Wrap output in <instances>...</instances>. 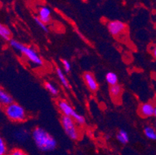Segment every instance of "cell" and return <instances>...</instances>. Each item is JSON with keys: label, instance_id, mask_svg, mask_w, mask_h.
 Masks as SVG:
<instances>
[{"label": "cell", "instance_id": "cell-1", "mask_svg": "<svg viewBox=\"0 0 156 155\" xmlns=\"http://www.w3.org/2000/svg\"><path fill=\"white\" fill-rule=\"evenodd\" d=\"M31 136L36 147L42 152L52 151L57 147V140L51 133L41 127H35Z\"/></svg>", "mask_w": 156, "mask_h": 155}, {"label": "cell", "instance_id": "cell-2", "mask_svg": "<svg viewBox=\"0 0 156 155\" xmlns=\"http://www.w3.org/2000/svg\"><path fill=\"white\" fill-rule=\"evenodd\" d=\"M9 44L14 50L20 52L30 62L37 66H43V60L34 49L29 48L25 44H23L22 43L15 41V40L9 41Z\"/></svg>", "mask_w": 156, "mask_h": 155}, {"label": "cell", "instance_id": "cell-3", "mask_svg": "<svg viewBox=\"0 0 156 155\" xmlns=\"http://www.w3.org/2000/svg\"><path fill=\"white\" fill-rule=\"evenodd\" d=\"M3 111L6 117L15 123H23L27 119V114L23 107L17 102H12V104L3 108Z\"/></svg>", "mask_w": 156, "mask_h": 155}, {"label": "cell", "instance_id": "cell-4", "mask_svg": "<svg viewBox=\"0 0 156 155\" xmlns=\"http://www.w3.org/2000/svg\"><path fill=\"white\" fill-rule=\"evenodd\" d=\"M61 124L65 133L71 140H78L80 137V132L77 127L76 122L70 116H63L61 117Z\"/></svg>", "mask_w": 156, "mask_h": 155}, {"label": "cell", "instance_id": "cell-5", "mask_svg": "<svg viewBox=\"0 0 156 155\" xmlns=\"http://www.w3.org/2000/svg\"><path fill=\"white\" fill-rule=\"evenodd\" d=\"M107 29L112 36L117 37L126 30V24L120 20L110 21L107 24Z\"/></svg>", "mask_w": 156, "mask_h": 155}, {"label": "cell", "instance_id": "cell-6", "mask_svg": "<svg viewBox=\"0 0 156 155\" xmlns=\"http://www.w3.org/2000/svg\"><path fill=\"white\" fill-rule=\"evenodd\" d=\"M154 106L155 105L151 102L141 103L137 109L139 116L141 118H149L154 116Z\"/></svg>", "mask_w": 156, "mask_h": 155}, {"label": "cell", "instance_id": "cell-7", "mask_svg": "<svg viewBox=\"0 0 156 155\" xmlns=\"http://www.w3.org/2000/svg\"><path fill=\"white\" fill-rule=\"evenodd\" d=\"M83 78L86 85L92 92H96L98 90V89H99V84H98L94 75L92 72H84Z\"/></svg>", "mask_w": 156, "mask_h": 155}, {"label": "cell", "instance_id": "cell-8", "mask_svg": "<svg viewBox=\"0 0 156 155\" xmlns=\"http://www.w3.org/2000/svg\"><path fill=\"white\" fill-rule=\"evenodd\" d=\"M57 106L58 108L59 111L62 113L63 116H67L72 117L74 113H76L75 109L72 108V106L69 104L67 101L63 100V99H59L57 102Z\"/></svg>", "mask_w": 156, "mask_h": 155}, {"label": "cell", "instance_id": "cell-9", "mask_svg": "<svg viewBox=\"0 0 156 155\" xmlns=\"http://www.w3.org/2000/svg\"><path fill=\"white\" fill-rule=\"evenodd\" d=\"M38 18L46 25L50 23L51 20L50 9L47 6H42L41 8H40L39 12H38Z\"/></svg>", "mask_w": 156, "mask_h": 155}, {"label": "cell", "instance_id": "cell-10", "mask_svg": "<svg viewBox=\"0 0 156 155\" xmlns=\"http://www.w3.org/2000/svg\"><path fill=\"white\" fill-rule=\"evenodd\" d=\"M0 102L2 106L5 107V106L12 104V102H14V100L11 95H9L6 91L1 89L0 90Z\"/></svg>", "mask_w": 156, "mask_h": 155}, {"label": "cell", "instance_id": "cell-11", "mask_svg": "<svg viewBox=\"0 0 156 155\" xmlns=\"http://www.w3.org/2000/svg\"><path fill=\"white\" fill-rule=\"evenodd\" d=\"M0 37L2 40L5 41H9V42L12 40V31L6 25H4V24L0 25Z\"/></svg>", "mask_w": 156, "mask_h": 155}, {"label": "cell", "instance_id": "cell-12", "mask_svg": "<svg viewBox=\"0 0 156 155\" xmlns=\"http://www.w3.org/2000/svg\"><path fill=\"white\" fill-rule=\"evenodd\" d=\"M109 92H110V96H111L113 99H117L120 97V96H121L122 92H123V89H122L121 85L117 84V85L110 86Z\"/></svg>", "mask_w": 156, "mask_h": 155}, {"label": "cell", "instance_id": "cell-13", "mask_svg": "<svg viewBox=\"0 0 156 155\" xmlns=\"http://www.w3.org/2000/svg\"><path fill=\"white\" fill-rule=\"evenodd\" d=\"M56 74L58 75V77L59 81H60L61 83L62 84L64 87L67 89H70V85H69V80H68L66 76L65 75V74L63 73L62 70L59 67H57L56 68Z\"/></svg>", "mask_w": 156, "mask_h": 155}, {"label": "cell", "instance_id": "cell-14", "mask_svg": "<svg viewBox=\"0 0 156 155\" xmlns=\"http://www.w3.org/2000/svg\"><path fill=\"white\" fill-rule=\"evenodd\" d=\"M144 133L147 138L151 140H156V129L151 126H145L144 128Z\"/></svg>", "mask_w": 156, "mask_h": 155}, {"label": "cell", "instance_id": "cell-15", "mask_svg": "<svg viewBox=\"0 0 156 155\" xmlns=\"http://www.w3.org/2000/svg\"><path fill=\"white\" fill-rule=\"evenodd\" d=\"M105 79H106V82L110 86L118 84V77H117V74H115L114 72H110L108 73H106V76H105Z\"/></svg>", "mask_w": 156, "mask_h": 155}, {"label": "cell", "instance_id": "cell-16", "mask_svg": "<svg viewBox=\"0 0 156 155\" xmlns=\"http://www.w3.org/2000/svg\"><path fill=\"white\" fill-rule=\"evenodd\" d=\"M117 140L122 144H126L129 142V136L128 133L124 130H120L117 134Z\"/></svg>", "mask_w": 156, "mask_h": 155}, {"label": "cell", "instance_id": "cell-17", "mask_svg": "<svg viewBox=\"0 0 156 155\" xmlns=\"http://www.w3.org/2000/svg\"><path fill=\"white\" fill-rule=\"evenodd\" d=\"M44 88L46 89V90L48 91L49 93L51 94L52 96H57L58 95L59 93L58 89V88H57L55 85H53L51 82H44Z\"/></svg>", "mask_w": 156, "mask_h": 155}, {"label": "cell", "instance_id": "cell-18", "mask_svg": "<svg viewBox=\"0 0 156 155\" xmlns=\"http://www.w3.org/2000/svg\"><path fill=\"white\" fill-rule=\"evenodd\" d=\"M72 119L76 122V123L79 125H84L86 123V119L83 116H82L81 114H79L78 113H75L74 115L72 116Z\"/></svg>", "mask_w": 156, "mask_h": 155}, {"label": "cell", "instance_id": "cell-19", "mask_svg": "<svg viewBox=\"0 0 156 155\" xmlns=\"http://www.w3.org/2000/svg\"><path fill=\"white\" fill-rule=\"evenodd\" d=\"M8 148L5 140L0 138V155H8Z\"/></svg>", "mask_w": 156, "mask_h": 155}, {"label": "cell", "instance_id": "cell-20", "mask_svg": "<svg viewBox=\"0 0 156 155\" xmlns=\"http://www.w3.org/2000/svg\"><path fill=\"white\" fill-rule=\"evenodd\" d=\"M34 20H35V22L37 23V24L38 26H39V27L41 28V29L42 30L44 31V32L48 33L49 30H48V27H47V25L45 23H44L42 21L40 20V19L38 18V16H35L34 17Z\"/></svg>", "mask_w": 156, "mask_h": 155}, {"label": "cell", "instance_id": "cell-21", "mask_svg": "<svg viewBox=\"0 0 156 155\" xmlns=\"http://www.w3.org/2000/svg\"><path fill=\"white\" fill-rule=\"evenodd\" d=\"M8 155H28L26 152L20 148H14L9 151Z\"/></svg>", "mask_w": 156, "mask_h": 155}, {"label": "cell", "instance_id": "cell-22", "mask_svg": "<svg viewBox=\"0 0 156 155\" xmlns=\"http://www.w3.org/2000/svg\"><path fill=\"white\" fill-rule=\"evenodd\" d=\"M61 62H62V65H63V68L64 69H65V72H67V73L70 72L71 68H72L70 62L66 59H61Z\"/></svg>", "mask_w": 156, "mask_h": 155}, {"label": "cell", "instance_id": "cell-23", "mask_svg": "<svg viewBox=\"0 0 156 155\" xmlns=\"http://www.w3.org/2000/svg\"><path fill=\"white\" fill-rule=\"evenodd\" d=\"M150 51H151V54L152 55L153 58L156 60V44L153 45L152 47H151L150 48Z\"/></svg>", "mask_w": 156, "mask_h": 155}, {"label": "cell", "instance_id": "cell-24", "mask_svg": "<svg viewBox=\"0 0 156 155\" xmlns=\"http://www.w3.org/2000/svg\"><path fill=\"white\" fill-rule=\"evenodd\" d=\"M154 116H156V105L154 106Z\"/></svg>", "mask_w": 156, "mask_h": 155}, {"label": "cell", "instance_id": "cell-25", "mask_svg": "<svg viewBox=\"0 0 156 155\" xmlns=\"http://www.w3.org/2000/svg\"><path fill=\"white\" fill-rule=\"evenodd\" d=\"M154 126H155V129H156V121H155V123H154Z\"/></svg>", "mask_w": 156, "mask_h": 155}]
</instances>
